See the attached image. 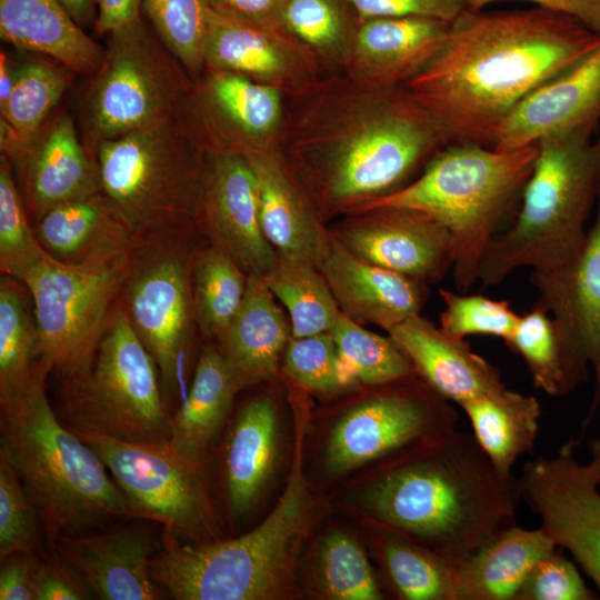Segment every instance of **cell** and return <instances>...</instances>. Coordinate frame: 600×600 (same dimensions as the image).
<instances>
[{
	"label": "cell",
	"instance_id": "obj_1",
	"mask_svg": "<svg viewBox=\"0 0 600 600\" xmlns=\"http://www.w3.org/2000/svg\"><path fill=\"white\" fill-rule=\"evenodd\" d=\"M287 109L281 151L321 218L387 196L450 142L404 87L324 74Z\"/></svg>",
	"mask_w": 600,
	"mask_h": 600
},
{
	"label": "cell",
	"instance_id": "obj_2",
	"mask_svg": "<svg viewBox=\"0 0 600 600\" xmlns=\"http://www.w3.org/2000/svg\"><path fill=\"white\" fill-rule=\"evenodd\" d=\"M599 44L584 24L544 8L466 9L404 88L450 142L493 147L523 99Z\"/></svg>",
	"mask_w": 600,
	"mask_h": 600
},
{
	"label": "cell",
	"instance_id": "obj_3",
	"mask_svg": "<svg viewBox=\"0 0 600 600\" xmlns=\"http://www.w3.org/2000/svg\"><path fill=\"white\" fill-rule=\"evenodd\" d=\"M390 457L366 491L367 509L453 566L516 523L517 480L473 434L452 429Z\"/></svg>",
	"mask_w": 600,
	"mask_h": 600
},
{
	"label": "cell",
	"instance_id": "obj_4",
	"mask_svg": "<svg viewBox=\"0 0 600 600\" xmlns=\"http://www.w3.org/2000/svg\"><path fill=\"white\" fill-rule=\"evenodd\" d=\"M50 372L39 360L27 391L0 403V453L22 481L52 551L62 536L100 530L131 516L100 457L51 407Z\"/></svg>",
	"mask_w": 600,
	"mask_h": 600
},
{
	"label": "cell",
	"instance_id": "obj_5",
	"mask_svg": "<svg viewBox=\"0 0 600 600\" xmlns=\"http://www.w3.org/2000/svg\"><path fill=\"white\" fill-rule=\"evenodd\" d=\"M537 152L536 143L500 150L476 142H449L410 182L356 212L394 207L437 220L452 237L453 280L464 292L478 281L489 244L520 200Z\"/></svg>",
	"mask_w": 600,
	"mask_h": 600
},
{
	"label": "cell",
	"instance_id": "obj_6",
	"mask_svg": "<svg viewBox=\"0 0 600 600\" xmlns=\"http://www.w3.org/2000/svg\"><path fill=\"white\" fill-rule=\"evenodd\" d=\"M537 158L510 229L498 233L479 267L478 281L496 286L520 268L566 262L586 237L600 190V127L552 133L536 142Z\"/></svg>",
	"mask_w": 600,
	"mask_h": 600
},
{
	"label": "cell",
	"instance_id": "obj_7",
	"mask_svg": "<svg viewBox=\"0 0 600 600\" xmlns=\"http://www.w3.org/2000/svg\"><path fill=\"white\" fill-rule=\"evenodd\" d=\"M300 460L268 517L226 541L181 543L163 530L151 561L152 579L177 600H268L290 584L292 546L308 522L310 499Z\"/></svg>",
	"mask_w": 600,
	"mask_h": 600
},
{
	"label": "cell",
	"instance_id": "obj_8",
	"mask_svg": "<svg viewBox=\"0 0 600 600\" xmlns=\"http://www.w3.org/2000/svg\"><path fill=\"white\" fill-rule=\"evenodd\" d=\"M158 367L117 302L90 370L63 382L60 416L77 432L166 446L171 419Z\"/></svg>",
	"mask_w": 600,
	"mask_h": 600
},
{
	"label": "cell",
	"instance_id": "obj_9",
	"mask_svg": "<svg viewBox=\"0 0 600 600\" xmlns=\"http://www.w3.org/2000/svg\"><path fill=\"white\" fill-rule=\"evenodd\" d=\"M91 151L102 194L139 238L194 219L203 152L176 117Z\"/></svg>",
	"mask_w": 600,
	"mask_h": 600
},
{
	"label": "cell",
	"instance_id": "obj_10",
	"mask_svg": "<svg viewBox=\"0 0 600 600\" xmlns=\"http://www.w3.org/2000/svg\"><path fill=\"white\" fill-rule=\"evenodd\" d=\"M192 82L143 16L109 33L82 100L84 143L91 150L173 118Z\"/></svg>",
	"mask_w": 600,
	"mask_h": 600
},
{
	"label": "cell",
	"instance_id": "obj_11",
	"mask_svg": "<svg viewBox=\"0 0 600 600\" xmlns=\"http://www.w3.org/2000/svg\"><path fill=\"white\" fill-rule=\"evenodd\" d=\"M137 252L86 263L48 256L21 281L33 302L39 360L63 382L90 370Z\"/></svg>",
	"mask_w": 600,
	"mask_h": 600
},
{
	"label": "cell",
	"instance_id": "obj_12",
	"mask_svg": "<svg viewBox=\"0 0 600 600\" xmlns=\"http://www.w3.org/2000/svg\"><path fill=\"white\" fill-rule=\"evenodd\" d=\"M73 432L100 457L122 491L131 517L158 522L163 530L194 542L211 536L213 524L200 466L178 456L168 444H138Z\"/></svg>",
	"mask_w": 600,
	"mask_h": 600
},
{
	"label": "cell",
	"instance_id": "obj_13",
	"mask_svg": "<svg viewBox=\"0 0 600 600\" xmlns=\"http://www.w3.org/2000/svg\"><path fill=\"white\" fill-rule=\"evenodd\" d=\"M287 96L277 87L218 70L192 82L176 119L202 152L281 147Z\"/></svg>",
	"mask_w": 600,
	"mask_h": 600
},
{
	"label": "cell",
	"instance_id": "obj_14",
	"mask_svg": "<svg viewBox=\"0 0 600 600\" xmlns=\"http://www.w3.org/2000/svg\"><path fill=\"white\" fill-rule=\"evenodd\" d=\"M412 378L384 389L348 411L333 428L327 464L344 472L456 429L458 411L428 384Z\"/></svg>",
	"mask_w": 600,
	"mask_h": 600
},
{
	"label": "cell",
	"instance_id": "obj_15",
	"mask_svg": "<svg viewBox=\"0 0 600 600\" xmlns=\"http://www.w3.org/2000/svg\"><path fill=\"white\" fill-rule=\"evenodd\" d=\"M576 446L571 441L554 457L528 461L517 489L539 516L540 528L572 554L600 596V491L586 466L573 457Z\"/></svg>",
	"mask_w": 600,
	"mask_h": 600
},
{
	"label": "cell",
	"instance_id": "obj_16",
	"mask_svg": "<svg viewBox=\"0 0 600 600\" xmlns=\"http://www.w3.org/2000/svg\"><path fill=\"white\" fill-rule=\"evenodd\" d=\"M193 220L247 276L263 277L276 264L278 254L260 223L256 178L243 154L203 152Z\"/></svg>",
	"mask_w": 600,
	"mask_h": 600
},
{
	"label": "cell",
	"instance_id": "obj_17",
	"mask_svg": "<svg viewBox=\"0 0 600 600\" xmlns=\"http://www.w3.org/2000/svg\"><path fill=\"white\" fill-rule=\"evenodd\" d=\"M123 291L122 306L153 358L161 382L174 389L193 314L184 259L173 249L160 250L142 262L136 256Z\"/></svg>",
	"mask_w": 600,
	"mask_h": 600
},
{
	"label": "cell",
	"instance_id": "obj_18",
	"mask_svg": "<svg viewBox=\"0 0 600 600\" xmlns=\"http://www.w3.org/2000/svg\"><path fill=\"white\" fill-rule=\"evenodd\" d=\"M202 54L206 70L240 74L291 98L327 74L318 59L284 31L226 16L208 4Z\"/></svg>",
	"mask_w": 600,
	"mask_h": 600
},
{
	"label": "cell",
	"instance_id": "obj_19",
	"mask_svg": "<svg viewBox=\"0 0 600 600\" xmlns=\"http://www.w3.org/2000/svg\"><path fill=\"white\" fill-rule=\"evenodd\" d=\"M359 213L363 216L336 237L358 258L423 283L452 270L453 240L437 220L394 207Z\"/></svg>",
	"mask_w": 600,
	"mask_h": 600
},
{
	"label": "cell",
	"instance_id": "obj_20",
	"mask_svg": "<svg viewBox=\"0 0 600 600\" xmlns=\"http://www.w3.org/2000/svg\"><path fill=\"white\" fill-rule=\"evenodd\" d=\"M597 213L572 258L558 266L531 270L536 304L552 318L573 359L584 368L600 357V190Z\"/></svg>",
	"mask_w": 600,
	"mask_h": 600
},
{
	"label": "cell",
	"instance_id": "obj_21",
	"mask_svg": "<svg viewBox=\"0 0 600 600\" xmlns=\"http://www.w3.org/2000/svg\"><path fill=\"white\" fill-rule=\"evenodd\" d=\"M162 542L149 530L116 527L62 536L54 549L101 600H154L162 592L150 566Z\"/></svg>",
	"mask_w": 600,
	"mask_h": 600
},
{
	"label": "cell",
	"instance_id": "obj_22",
	"mask_svg": "<svg viewBox=\"0 0 600 600\" xmlns=\"http://www.w3.org/2000/svg\"><path fill=\"white\" fill-rule=\"evenodd\" d=\"M11 163L21 173L23 201L34 222L61 203L101 192L96 158L66 111L48 120Z\"/></svg>",
	"mask_w": 600,
	"mask_h": 600
},
{
	"label": "cell",
	"instance_id": "obj_23",
	"mask_svg": "<svg viewBox=\"0 0 600 600\" xmlns=\"http://www.w3.org/2000/svg\"><path fill=\"white\" fill-rule=\"evenodd\" d=\"M600 127V44L523 99L499 128L493 148L513 150L544 136Z\"/></svg>",
	"mask_w": 600,
	"mask_h": 600
},
{
	"label": "cell",
	"instance_id": "obj_24",
	"mask_svg": "<svg viewBox=\"0 0 600 600\" xmlns=\"http://www.w3.org/2000/svg\"><path fill=\"white\" fill-rule=\"evenodd\" d=\"M449 23L419 16L358 19L343 73L370 87H404L436 54Z\"/></svg>",
	"mask_w": 600,
	"mask_h": 600
},
{
	"label": "cell",
	"instance_id": "obj_25",
	"mask_svg": "<svg viewBox=\"0 0 600 600\" xmlns=\"http://www.w3.org/2000/svg\"><path fill=\"white\" fill-rule=\"evenodd\" d=\"M258 188L259 217L266 239L278 256L317 266L330 236L306 190L286 161L281 147L250 151Z\"/></svg>",
	"mask_w": 600,
	"mask_h": 600
},
{
	"label": "cell",
	"instance_id": "obj_26",
	"mask_svg": "<svg viewBox=\"0 0 600 600\" xmlns=\"http://www.w3.org/2000/svg\"><path fill=\"white\" fill-rule=\"evenodd\" d=\"M318 269L341 312L358 323L389 331L418 314L424 301L423 282L358 258L332 236Z\"/></svg>",
	"mask_w": 600,
	"mask_h": 600
},
{
	"label": "cell",
	"instance_id": "obj_27",
	"mask_svg": "<svg viewBox=\"0 0 600 600\" xmlns=\"http://www.w3.org/2000/svg\"><path fill=\"white\" fill-rule=\"evenodd\" d=\"M388 333L423 382L458 406L504 386L499 370L464 339L447 336L419 313Z\"/></svg>",
	"mask_w": 600,
	"mask_h": 600
},
{
	"label": "cell",
	"instance_id": "obj_28",
	"mask_svg": "<svg viewBox=\"0 0 600 600\" xmlns=\"http://www.w3.org/2000/svg\"><path fill=\"white\" fill-rule=\"evenodd\" d=\"M42 248L67 263L108 261L134 253L140 238L102 192L61 203L33 227Z\"/></svg>",
	"mask_w": 600,
	"mask_h": 600
},
{
	"label": "cell",
	"instance_id": "obj_29",
	"mask_svg": "<svg viewBox=\"0 0 600 600\" xmlns=\"http://www.w3.org/2000/svg\"><path fill=\"white\" fill-rule=\"evenodd\" d=\"M0 37L80 74H93L104 54V47L77 24L60 0H0Z\"/></svg>",
	"mask_w": 600,
	"mask_h": 600
},
{
	"label": "cell",
	"instance_id": "obj_30",
	"mask_svg": "<svg viewBox=\"0 0 600 600\" xmlns=\"http://www.w3.org/2000/svg\"><path fill=\"white\" fill-rule=\"evenodd\" d=\"M557 547L540 527L503 529L453 566V600H514L532 567Z\"/></svg>",
	"mask_w": 600,
	"mask_h": 600
},
{
	"label": "cell",
	"instance_id": "obj_31",
	"mask_svg": "<svg viewBox=\"0 0 600 600\" xmlns=\"http://www.w3.org/2000/svg\"><path fill=\"white\" fill-rule=\"evenodd\" d=\"M291 328L260 276L249 274L242 303L224 331L220 351L240 388L271 378Z\"/></svg>",
	"mask_w": 600,
	"mask_h": 600
},
{
	"label": "cell",
	"instance_id": "obj_32",
	"mask_svg": "<svg viewBox=\"0 0 600 600\" xmlns=\"http://www.w3.org/2000/svg\"><path fill=\"white\" fill-rule=\"evenodd\" d=\"M239 389L220 349L204 348L189 393L172 416L169 448L201 467L207 449L228 416Z\"/></svg>",
	"mask_w": 600,
	"mask_h": 600
},
{
	"label": "cell",
	"instance_id": "obj_33",
	"mask_svg": "<svg viewBox=\"0 0 600 600\" xmlns=\"http://www.w3.org/2000/svg\"><path fill=\"white\" fill-rule=\"evenodd\" d=\"M459 407L491 463L501 474L511 477L517 460L534 449L541 416L537 398L502 386Z\"/></svg>",
	"mask_w": 600,
	"mask_h": 600
},
{
	"label": "cell",
	"instance_id": "obj_34",
	"mask_svg": "<svg viewBox=\"0 0 600 600\" xmlns=\"http://www.w3.org/2000/svg\"><path fill=\"white\" fill-rule=\"evenodd\" d=\"M277 412L268 398L248 402L228 434L224 476L233 514L248 511L258 500L274 462Z\"/></svg>",
	"mask_w": 600,
	"mask_h": 600
},
{
	"label": "cell",
	"instance_id": "obj_35",
	"mask_svg": "<svg viewBox=\"0 0 600 600\" xmlns=\"http://www.w3.org/2000/svg\"><path fill=\"white\" fill-rule=\"evenodd\" d=\"M358 22L347 0H282L278 26L304 46L327 73L343 72Z\"/></svg>",
	"mask_w": 600,
	"mask_h": 600
},
{
	"label": "cell",
	"instance_id": "obj_36",
	"mask_svg": "<svg viewBox=\"0 0 600 600\" xmlns=\"http://www.w3.org/2000/svg\"><path fill=\"white\" fill-rule=\"evenodd\" d=\"M504 343L524 360L536 388L563 397L588 380V369L563 344L550 314L540 306L519 317Z\"/></svg>",
	"mask_w": 600,
	"mask_h": 600
},
{
	"label": "cell",
	"instance_id": "obj_37",
	"mask_svg": "<svg viewBox=\"0 0 600 600\" xmlns=\"http://www.w3.org/2000/svg\"><path fill=\"white\" fill-rule=\"evenodd\" d=\"M262 278L290 314L291 337L332 329L341 310L316 264L278 256L273 268Z\"/></svg>",
	"mask_w": 600,
	"mask_h": 600
},
{
	"label": "cell",
	"instance_id": "obj_38",
	"mask_svg": "<svg viewBox=\"0 0 600 600\" xmlns=\"http://www.w3.org/2000/svg\"><path fill=\"white\" fill-rule=\"evenodd\" d=\"M378 542L386 576L406 600H453V564L387 524Z\"/></svg>",
	"mask_w": 600,
	"mask_h": 600
},
{
	"label": "cell",
	"instance_id": "obj_39",
	"mask_svg": "<svg viewBox=\"0 0 600 600\" xmlns=\"http://www.w3.org/2000/svg\"><path fill=\"white\" fill-rule=\"evenodd\" d=\"M329 332L337 348L343 388L354 383L383 387L416 374L390 336L371 332L342 312Z\"/></svg>",
	"mask_w": 600,
	"mask_h": 600
},
{
	"label": "cell",
	"instance_id": "obj_40",
	"mask_svg": "<svg viewBox=\"0 0 600 600\" xmlns=\"http://www.w3.org/2000/svg\"><path fill=\"white\" fill-rule=\"evenodd\" d=\"M74 74L42 56L16 64L12 89L0 106L1 119L27 143L49 120Z\"/></svg>",
	"mask_w": 600,
	"mask_h": 600
},
{
	"label": "cell",
	"instance_id": "obj_41",
	"mask_svg": "<svg viewBox=\"0 0 600 600\" xmlns=\"http://www.w3.org/2000/svg\"><path fill=\"white\" fill-rule=\"evenodd\" d=\"M18 280L4 276L0 283V403L29 388L38 363V332Z\"/></svg>",
	"mask_w": 600,
	"mask_h": 600
},
{
	"label": "cell",
	"instance_id": "obj_42",
	"mask_svg": "<svg viewBox=\"0 0 600 600\" xmlns=\"http://www.w3.org/2000/svg\"><path fill=\"white\" fill-rule=\"evenodd\" d=\"M247 280V273L221 249L213 246L199 253L193 269V316L206 334L222 337L242 303Z\"/></svg>",
	"mask_w": 600,
	"mask_h": 600
},
{
	"label": "cell",
	"instance_id": "obj_43",
	"mask_svg": "<svg viewBox=\"0 0 600 600\" xmlns=\"http://www.w3.org/2000/svg\"><path fill=\"white\" fill-rule=\"evenodd\" d=\"M22 194L12 177L11 161L0 159V269L21 282L50 256L38 241L30 224Z\"/></svg>",
	"mask_w": 600,
	"mask_h": 600
},
{
	"label": "cell",
	"instance_id": "obj_44",
	"mask_svg": "<svg viewBox=\"0 0 600 600\" xmlns=\"http://www.w3.org/2000/svg\"><path fill=\"white\" fill-rule=\"evenodd\" d=\"M142 13L192 81L197 80L206 70L202 54L206 1L143 0Z\"/></svg>",
	"mask_w": 600,
	"mask_h": 600
},
{
	"label": "cell",
	"instance_id": "obj_45",
	"mask_svg": "<svg viewBox=\"0 0 600 600\" xmlns=\"http://www.w3.org/2000/svg\"><path fill=\"white\" fill-rule=\"evenodd\" d=\"M318 579L323 594L334 600L382 599L368 558L351 536L329 532L319 547Z\"/></svg>",
	"mask_w": 600,
	"mask_h": 600
},
{
	"label": "cell",
	"instance_id": "obj_46",
	"mask_svg": "<svg viewBox=\"0 0 600 600\" xmlns=\"http://www.w3.org/2000/svg\"><path fill=\"white\" fill-rule=\"evenodd\" d=\"M37 509L8 459L0 453V560L37 553L41 547Z\"/></svg>",
	"mask_w": 600,
	"mask_h": 600
},
{
	"label": "cell",
	"instance_id": "obj_47",
	"mask_svg": "<svg viewBox=\"0 0 600 600\" xmlns=\"http://www.w3.org/2000/svg\"><path fill=\"white\" fill-rule=\"evenodd\" d=\"M444 310L440 329L447 336L464 339L467 336H491L508 340L519 314L504 300L498 301L481 294L456 293L440 289Z\"/></svg>",
	"mask_w": 600,
	"mask_h": 600
},
{
	"label": "cell",
	"instance_id": "obj_48",
	"mask_svg": "<svg viewBox=\"0 0 600 600\" xmlns=\"http://www.w3.org/2000/svg\"><path fill=\"white\" fill-rule=\"evenodd\" d=\"M283 369L299 386L314 393L343 388L338 352L330 332L291 337L284 348Z\"/></svg>",
	"mask_w": 600,
	"mask_h": 600
},
{
	"label": "cell",
	"instance_id": "obj_49",
	"mask_svg": "<svg viewBox=\"0 0 600 600\" xmlns=\"http://www.w3.org/2000/svg\"><path fill=\"white\" fill-rule=\"evenodd\" d=\"M598 596L587 587L574 562L562 548L541 558L520 586L514 600H593Z\"/></svg>",
	"mask_w": 600,
	"mask_h": 600
},
{
	"label": "cell",
	"instance_id": "obj_50",
	"mask_svg": "<svg viewBox=\"0 0 600 600\" xmlns=\"http://www.w3.org/2000/svg\"><path fill=\"white\" fill-rule=\"evenodd\" d=\"M359 20L419 16L451 22L467 9V0H347Z\"/></svg>",
	"mask_w": 600,
	"mask_h": 600
},
{
	"label": "cell",
	"instance_id": "obj_51",
	"mask_svg": "<svg viewBox=\"0 0 600 600\" xmlns=\"http://www.w3.org/2000/svg\"><path fill=\"white\" fill-rule=\"evenodd\" d=\"M94 598L81 577L56 552L39 559L34 600H87Z\"/></svg>",
	"mask_w": 600,
	"mask_h": 600
},
{
	"label": "cell",
	"instance_id": "obj_52",
	"mask_svg": "<svg viewBox=\"0 0 600 600\" xmlns=\"http://www.w3.org/2000/svg\"><path fill=\"white\" fill-rule=\"evenodd\" d=\"M40 554L14 553L1 560L0 600H34Z\"/></svg>",
	"mask_w": 600,
	"mask_h": 600
},
{
	"label": "cell",
	"instance_id": "obj_53",
	"mask_svg": "<svg viewBox=\"0 0 600 600\" xmlns=\"http://www.w3.org/2000/svg\"><path fill=\"white\" fill-rule=\"evenodd\" d=\"M504 0H467V9L481 10L493 2ZM508 1V0H506ZM570 16L600 36V0H518Z\"/></svg>",
	"mask_w": 600,
	"mask_h": 600
},
{
	"label": "cell",
	"instance_id": "obj_54",
	"mask_svg": "<svg viewBox=\"0 0 600 600\" xmlns=\"http://www.w3.org/2000/svg\"><path fill=\"white\" fill-rule=\"evenodd\" d=\"M204 1L211 9L226 16L264 27L280 29L278 26V14L282 0Z\"/></svg>",
	"mask_w": 600,
	"mask_h": 600
},
{
	"label": "cell",
	"instance_id": "obj_55",
	"mask_svg": "<svg viewBox=\"0 0 600 600\" xmlns=\"http://www.w3.org/2000/svg\"><path fill=\"white\" fill-rule=\"evenodd\" d=\"M143 0H94L97 17L94 30L109 34L124 28L142 17Z\"/></svg>",
	"mask_w": 600,
	"mask_h": 600
},
{
	"label": "cell",
	"instance_id": "obj_56",
	"mask_svg": "<svg viewBox=\"0 0 600 600\" xmlns=\"http://www.w3.org/2000/svg\"><path fill=\"white\" fill-rule=\"evenodd\" d=\"M60 2L82 29L94 26L97 17L94 0H60Z\"/></svg>",
	"mask_w": 600,
	"mask_h": 600
},
{
	"label": "cell",
	"instance_id": "obj_57",
	"mask_svg": "<svg viewBox=\"0 0 600 600\" xmlns=\"http://www.w3.org/2000/svg\"><path fill=\"white\" fill-rule=\"evenodd\" d=\"M16 64L6 51L0 53V106L8 99L14 80Z\"/></svg>",
	"mask_w": 600,
	"mask_h": 600
},
{
	"label": "cell",
	"instance_id": "obj_58",
	"mask_svg": "<svg viewBox=\"0 0 600 600\" xmlns=\"http://www.w3.org/2000/svg\"><path fill=\"white\" fill-rule=\"evenodd\" d=\"M589 463L584 464L590 478L600 487V434L588 442Z\"/></svg>",
	"mask_w": 600,
	"mask_h": 600
},
{
	"label": "cell",
	"instance_id": "obj_59",
	"mask_svg": "<svg viewBox=\"0 0 600 600\" xmlns=\"http://www.w3.org/2000/svg\"><path fill=\"white\" fill-rule=\"evenodd\" d=\"M594 370V377H596V383H594V391L593 397L590 406L589 413L587 414L583 423H582V433L580 436V439L578 440V443L583 437L584 431L587 430L589 423L592 421L599 406H600V357L596 364L592 367Z\"/></svg>",
	"mask_w": 600,
	"mask_h": 600
}]
</instances>
